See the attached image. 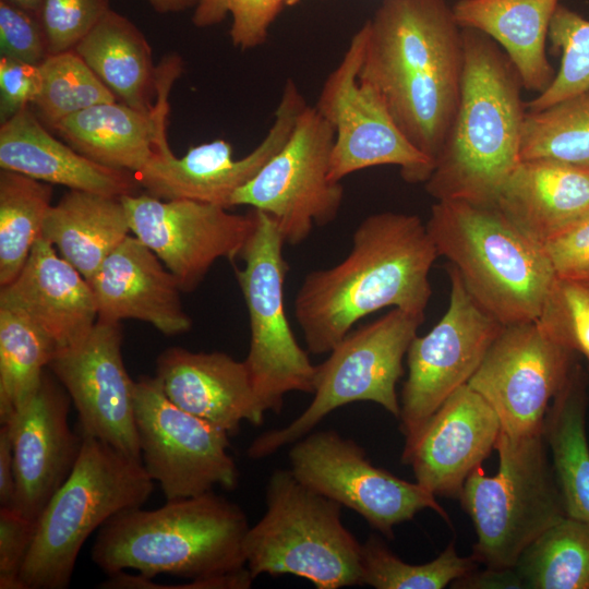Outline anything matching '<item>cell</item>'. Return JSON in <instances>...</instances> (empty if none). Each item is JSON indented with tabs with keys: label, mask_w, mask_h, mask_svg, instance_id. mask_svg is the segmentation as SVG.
<instances>
[{
	"label": "cell",
	"mask_w": 589,
	"mask_h": 589,
	"mask_svg": "<svg viewBox=\"0 0 589 589\" xmlns=\"http://www.w3.org/2000/svg\"><path fill=\"white\" fill-rule=\"evenodd\" d=\"M589 377L577 361L553 398L543 424L555 479L566 515L589 524V443L587 410Z\"/></svg>",
	"instance_id": "31"
},
{
	"label": "cell",
	"mask_w": 589,
	"mask_h": 589,
	"mask_svg": "<svg viewBox=\"0 0 589 589\" xmlns=\"http://www.w3.org/2000/svg\"><path fill=\"white\" fill-rule=\"evenodd\" d=\"M249 528L242 508L212 491L115 515L98 530L91 557L107 576L134 569L148 578L211 577L247 567Z\"/></svg>",
	"instance_id": "4"
},
{
	"label": "cell",
	"mask_w": 589,
	"mask_h": 589,
	"mask_svg": "<svg viewBox=\"0 0 589 589\" xmlns=\"http://www.w3.org/2000/svg\"><path fill=\"white\" fill-rule=\"evenodd\" d=\"M0 306L24 315L57 349L83 338L98 317L89 281L43 237L16 278L1 287Z\"/></svg>",
	"instance_id": "25"
},
{
	"label": "cell",
	"mask_w": 589,
	"mask_h": 589,
	"mask_svg": "<svg viewBox=\"0 0 589 589\" xmlns=\"http://www.w3.org/2000/svg\"><path fill=\"white\" fill-rule=\"evenodd\" d=\"M37 520L0 506V588L25 589L21 570L34 540Z\"/></svg>",
	"instance_id": "42"
},
{
	"label": "cell",
	"mask_w": 589,
	"mask_h": 589,
	"mask_svg": "<svg viewBox=\"0 0 589 589\" xmlns=\"http://www.w3.org/2000/svg\"><path fill=\"white\" fill-rule=\"evenodd\" d=\"M289 464L300 482L354 510L387 538L426 508L449 522L435 495L375 467L361 446L333 430L310 432L292 443Z\"/></svg>",
	"instance_id": "15"
},
{
	"label": "cell",
	"mask_w": 589,
	"mask_h": 589,
	"mask_svg": "<svg viewBox=\"0 0 589 589\" xmlns=\"http://www.w3.org/2000/svg\"><path fill=\"white\" fill-rule=\"evenodd\" d=\"M462 37L459 103L425 191L435 201L491 206L521 160L524 87L492 38L471 28H462Z\"/></svg>",
	"instance_id": "3"
},
{
	"label": "cell",
	"mask_w": 589,
	"mask_h": 589,
	"mask_svg": "<svg viewBox=\"0 0 589 589\" xmlns=\"http://www.w3.org/2000/svg\"><path fill=\"white\" fill-rule=\"evenodd\" d=\"M333 127L316 108L305 106L284 146L240 188L231 207L247 205L277 223L286 244L304 242L314 226L338 215L344 188L329 178Z\"/></svg>",
	"instance_id": "11"
},
{
	"label": "cell",
	"mask_w": 589,
	"mask_h": 589,
	"mask_svg": "<svg viewBox=\"0 0 589 589\" xmlns=\"http://www.w3.org/2000/svg\"><path fill=\"white\" fill-rule=\"evenodd\" d=\"M0 167L36 180L121 197L135 194L134 173L97 164L48 132L31 106L0 124Z\"/></svg>",
	"instance_id": "26"
},
{
	"label": "cell",
	"mask_w": 589,
	"mask_h": 589,
	"mask_svg": "<svg viewBox=\"0 0 589 589\" xmlns=\"http://www.w3.org/2000/svg\"><path fill=\"white\" fill-rule=\"evenodd\" d=\"M38 67L41 86L32 106L38 119L52 130L71 115L117 100L74 50L49 55Z\"/></svg>",
	"instance_id": "37"
},
{
	"label": "cell",
	"mask_w": 589,
	"mask_h": 589,
	"mask_svg": "<svg viewBox=\"0 0 589 589\" xmlns=\"http://www.w3.org/2000/svg\"><path fill=\"white\" fill-rule=\"evenodd\" d=\"M254 211L255 228L241 255L244 266L235 269L250 324L244 362L264 410L279 412L288 393L313 394L316 365L297 341L287 317L285 240L273 217Z\"/></svg>",
	"instance_id": "10"
},
{
	"label": "cell",
	"mask_w": 589,
	"mask_h": 589,
	"mask_svg": "<svg viewBox=\"0 0 589 589\" xmlns=\"http://www.w3.org/2000/svg\"><path fill=\"white\" fill-rule=\"evenodd\" d=\"M227 14V0H199L192 22L197 27H209L224 21Z\"/></svg>",
	"instance_id": "48"
},
{
	"label": "cell",
	"mask_w": 589,
	"mask_h": 589,
	"mask_svg": "<svg viewBox=\"0 0 589 589\" xmlns=\"http://www.w3.org/2000/svg\"><path fill=\"white\" fill-rule=\"evenodd\" d=\"M536 322L589 368V283L556 274Z\"/></svg>",
	"instance_id": "39"
},
{
	"label": "cell",
	"mask_w": 589,
	"mask_h": 589,
	"mask_svg": "<svg viewBox=\"0 0 589 589\" xmlns=\"http://www.w3.org/2000/svg\"><path fill=\"white\" fill-rule=\"evenodd\" d=\"M89 285L97 318H134L149 323L165 335L182 334L192 326L182 306L178 280L135 236H127L106 257Z\"/></svg>",
	"instance_id": "23"
},
{
	"label": "cell",
	"mask_w": 589,
	"mask_h": 589,
	"mask_svg": "<svg viewBox=\"0 0 589 589\" xmlns=\"http://www.w3.org/2000/svg\"><path fill=\"white\" fill-rule=\"evenodd\" d=\"M130 232L120 197L69 190L49 208L41 237L89 281Z\"/></svg>",
	"instance_id": "30"
},
{
	"label": "cell",
	"mask_w": 589,
	"mask_h": 589,
	"mask_svg": "<svg viewBox=\"0 0 589 589\" xmlns=\"http://www.w3.org/2000/svg\"><path fill=\"white\" fill-rule=\"evenodd\" d=\"M302 0H283L285 7H293L300 3Z\"/></svg>",
	"instance_id": "52"
},
{
	"label": "cell",
	"mask_w": 589,
	"mask_h": 589,
	"mask_svg": "<svg viewBox=\"0 0 589 589\" xmlns=\"http://www.w3.org/2000/svg\"><path fill=\"white\" fill-rule=\"evenodd\" d=\"M15 491V462L9 423L0 426V505L11 506Z\"/></svg>",
	"instance_id": "47"
},
{
	"label": "cell",
	"mask_w": 589,
	"mask_h": 589,
	"mask_svg": "<svg viewBox=\"0 0 589 589\" xmlns=\"http://www.w3.org/2000/svg\"><path fill=\"white\" fill-rule=\"evenodd\" d=\"M578 356L536 321L504 326L468 382L494 409L501 431L514 437L543 432L549 407Z\"/></svg>",
	"instance_id": "16"
},
{
	"label": "cell",
	"mask_w": 589,
	"mask_h": 589,
	"mask_svg": "<svg viewBox=\"0 0 589 589\" xmlns=\"http://www.w3.org/2000/svg\"><path fill=\"white\" fill-rule=\"evenodd\" d=\"M131 232L172 273L184 292L194 290L219 259L235 260L255 228V211L241 215L191 200L164 201L147 193L120 197Z\"/></svg>",
	"instance_id": "17"
},
{
	"label": "cell",
	"mask_w": 589,
	"mask_h": 589,
	"mask_svg": "<svg viewBox=\"0 0 589 589\" xmlns=\"http://www.w3.org/2000/svg\"><path fill=\"white\" fill-rule=\"evenodd\" d=\"M520 158L589 166V89L525 117Z\"/></svg>",
	"instance_id": "35"
},
{
	"label": "cell",
	"mask_w": 589,
	"mask_h": 589,
	"mask_svg": "<svg viewBox=\"0 0 589 589\" xmlns=\"http://www.w3.org/2000/svg\"><path fill=\"white\" fill-rule=\"evenodd\" d=\"M134 417L142 464L167 501L236 488L228 432L176 406L156 375L135 381Z\"/></svg>",
	"instance_id": "12"
},
{
	"label": "cell",
	"mask_w": 589,
	"mask_h": 589,
	"mask_svg": "<svg viewBox=\"0 0 589 589\" xmlns=\"http://www.w3.org/2000/svg\"><path fill=\"white\" fill-rule=\"evenodd\" d=\"M496 206L540 245L589 211V166L551 159L520 160Z\"/></svg>",
	"instance_id": "27"
},
{
	"label": "cell",
	"mask_w": 589,
	"mask_h": 589,
	"mask_svg": "<svg viewBox=\"0 0 589 589\" xmlns=\"http://www.w3.org/2000/svg\"><path fill=\"white\" fill-rule=\"evenodd\" d=\"M569 277H575V278H578V279H581V280H584V281L589 283V271H588V272H585V273L572 275V276H569Z\"/></svg>",
	"instance_id": "51"
},
{
	"label": "cell",
	"mask_w": 589,
	"mask_h": 589,
	"mask_svg": "<svg viewBox=\"0 0 589 589\" xmlns=\"http://www.w3.org/2000/svg\"><path fill=\"white\" fill-rule=\"evenodd\" d=\"M306 103L293 80L286 81L273 123L260 144L241 159L219 139L191 147L177 157L167 137L159 141L145 166L134 173L146 193L164 201L191 200L231 207L233 194L251 181L287 142Z\"/></svg>",
	"instance_id": "18"
},
{
	"label": "cell",
	"mask_w": 589,
	"mask_h": 589,
	"mask_svg": "<svg viewBox=\"0 0 589 589\" xmlns=\"http://www.w3.org/2000/svg\"><path fill=\"white\" fill-rule=\"evenodd\" d=\"M478 566L471 556H459L454 542L436 558L417 565L400 560L376 536L361 546L362 585L376 589H443Z\"/></svg>",
	"instance_id": "36"
},
{
	"label": "cell",
	"mask_w": 589,
	"mask_h": 589,
	"mask_svg": "<svg viewBox=\"0 0 589 589\" xmlns=\"http://www.w3.org/2000/svg\"><path fill=\"white\" fill-rule=\"evenodd\" d=\"M8 1L25 10H28L31 12L38 14L44 0H8Z\"/></svg>",
	"instance_id": "50"
},
{
	"label": "cell",
	"mask_w": 589,
	"mask_h": 589,
	"mask_svg": "<svg viewBox=\"0 0 589 589\" xmlns=\"http://www.w3.org/2000/svg\"><path fill=\"white\" fill-rule=\"evenodd\" d=\"M495 449L496 473L477 468L459 500L477 536L470 556L483 567L515 568L524 551L567 515L543 432L514 437L501 431Z\"/></svg>",
	"instance_id": "8"
},
{
	"label": "cell",
	"mask_w": 589,
	"mask_h": 589,
	"mask_svg": "<svg viewBox=\"0 0 589 589\" xmlns=\"http://www.w3.org/2000/svg\"><path fill=\"white\" fill-rule=\"evenodd\" d=\"M555 273L572 276L589 271V211L542 245Z\"/></svg>",
	"instance_id": "44"
},
{
	"label": "cell",
	"mask_w": 589,
	"mask_h": 589,
	"mask_svg": "<svg viewBox=\"0 0 589 589\" xmlns=\"http://www.w3.org/2000/svg\"><path fill=\"white\" fill-rule=\"evenodd\" d=\"M365 40L363 24L325 80L314 106L335 133L329 178L340 182L362 169L393 165L400 168L406 182H425L433 161L404 135L377 94L359 82Z\"/></svg>",
	"instance_id": "14"
},
{
	"label": "cell",
	"mask_w": 589,
	"mask_h": 589,
	"mask_svg": "<svg viewBox=\"0 0 589 589\" xmlns=\"http://www.w3.org/2000/svg\"><path fill=\"white\" fill-rule=\"evenodd\" d=\"M423 321V316L394 308L351 329L316 365L313 399L305 410L286 426L259 435L250 444L248 456L261 459L274 454L310 433L335 409L351 402H375L398 419L396 384Z\"/></svg>",
	"instance_id": "9"
},
{
	"label": "cell",
	"mask_w": 589,
	"mask_h": 589,
	"mask_svg": "<svg viewBox=\"0 0 589 589\" xmlns=\"http://www.w3.org/2000/svg\"><path fill=\"white\" fill-rule=\"evenodd\" d=\"M154 480L141 460L83 436L70 476L37 518L21 579L25 589H64L87 538L115 515L142 505Z\"/></svg>",
	"instance_id": "6"
},
{
	"label": "cell",
	"mask_w": 589,
	"mask_h": 589,
	"mask_svg": "<svg viewBox=\"0 0 589 589\" xmlns=\"http://www.w3.org/2000/svg\"><path fill=\"white\" fill-rule=\"evenodd\" d=\"M165 395L179 408L233 434L242 421L254 425L266 412L249 369L227 353L170 347L157 359Z\"/></svg>",
	"instance_id": "24"
},
{
	"label": "cell",
	"mask_w": 589,
	"mask_h": 589,
	"mask_svg": "<svg viewBox=\"0 0 589 589\" xmlns=\"http://www.w3.org/2000/svg\"><path fill=\"white\" fill-rule=\"evenodd\" d=\"M425 226L438 256L498 322L507 326L538 318L556 273L543 247L496 206L436 201Z\"/></svg>",
	"instance_id": "5"
},
{
	"label": "cell",
	"mask_w": 589,
	"mask_h": 589,
	"mask_svg": "<svg viewBox=\"0 0 589 589\" xmlns=\"http://www.w3.org/2000/svg\"><path fill=\"white\" fill-rule=\"evenodd\" d=\"M361 546L341 521V505L276 469L266 485V510L244 539L247 567L305 578L317 589L362 585Z\"/></svg>",
	"instance_id": "7"
},
{
	"label": "cell",
	"mask_w": 589,
	"mask_h": 589,
	"mask_svg": "<svg viewBox=\"0 0 589 589\" xmlns=\"http://www.w3.org/2000/svg\"><path fill=\"white\" fill-rule=\"evenodd\" d=\"M515 569L524 588L589 589V524L565 516L524 551Z\"/></svg>",
	"instance_id": "34"
},
{
	"label": "cell",
	"mask_w": 589,
	"mask_h": 589,
	"mask_svg": "<svg viewBox=\"0 0 589 589\" xmlns=\"http://www.w3.org/2000/svg\"><path fill=\"white\" fill-rule=\"evenodd\" d=\"M181 72V58L175 53L157 64V96L152 112L118 100L103 103L62 119L53 130L91 160L136 173L152 157L157 143L167 137L169 94Z\"/></svg>",
	"instance_id": "22"
},
{
	"label": "cell",
	"mask_w": 589,
	"mask_h": 589,
	"mask_svg": "<svg viewBox=\"0 0 589 589\" xmlns=\"http://www.w3.org/2000/svg\"><path fill=\"white\" fill-rule=\"evenodd\" d=\"M548 39L552 51L561 56L560 69L551 84L526 103L528 111L542 110L589 89V20L560 4Z\"/></svg>",
	"instance_id": "38"
},
{
	"label": "cell",
	"mask_w": 589,
	"mask_h": 589,
	"mask_svg": "<svg viewBox=\"0 0 589 589\" xmlns=\"http://www.w3.org/2000/svg\"><path fill=\"white\" fill-rule=\"evenodd\" d=\"M52 188L16 171H0V286L16 278L43 236Z\"/></svg>",
	"instance_id": "33"
},
{
	"label": "cell",
	"mask_w": 589,
	"mask_h": 589,
	"mask_svg": "<svg viewBox=\"0 0 589 589\" xmlns=\"http://www.w3.org/2000/svg\"><path fill=\"white\" fill-rule=\"evenodd\" d=\"M41 86L38 65L0 58V121L9 120L37 98Z\"/></svg>",
	"instance_id": "45"
},
{
	"label": "cell",
	"mask_w": 589,
	"mask_h": 589,
	"mask_svg": "<svg viewBox=\"0 0 589 589\" xmlns=\"http://www.w3.org/2000/svg\"><path fill=\"white\" fill-rule=\"evenodd\" d=\"M158 13H177L195 7L199 0H147Z\"/></svg>",
	"instance_id": "49"
},
{
	"label": "cell",
	"mask_w": 589,
	"mask_h": 589,
	"mask_svg": "<svg viewBox=\"0 0 589 589\" xmlns=\"http://www.w3.org/2000/svg\"><path fill=\"white\" fill-rule=\"evenodd\" d=\"M437 250L418 215L382 212L354 229L347 256L310 272L294 298L308 351L329 352L361 318L384 308L423 316Z\"/></svg>",
	"instance_id": "2"
},
{
	"label": "cell",
	"mask_w": 589,
	"mask_h": 589,
	"mask_svg": "<svg viewBox=\"0 0 589 589\" xmlns=\"http://www.w3.org/2000/svg\"><path fill=\"white\" fill-rule=\"evenodd\" d=\"M560 4V0H458L453 11L461 28L485 34L504 50L525 89L540 94L556 73L545 48Z\"/></svg>",
	"instance_id": "28"
},
{
	"label": "cell",
	"mask_w": 589,
	"mask_h": 589,
	"mask_svg": "<svg viewBox=\"0 0 589 589\" xmlns=\"http://www.w3.org/2000/svg\"><path fill=\"white\" fill-rule=\"evenodd\" d=\"M121 345L120 322L97 318L83 338L56 350L49 369L77 411L80 433L142 461L135 382L124 366Z\"/></svg>",
	"instance_id": "19"
},
{
	"label": "cell",
	"mask_w": 589,
	"mask_h": 589,
	"mask_svg": "<svg viewBox=\"0 0 589 589\" xmlns=\"http://www.w3.org/2000/svg\"><path fill=\"white\" fill-rule=\"evenodd\" d=\"M449 303L436 325L416 336L407 351L408 376L400 399L399 429L405 443L473 376L504 325L470 294L457 269L447 264Z\"/></svg>",
	"instance_id": "13"
},
{
	"label": "cell",
	"mask_w": 589,
	"mask_h": 589,
	"mask_svg": "<svg viewBox=\"0 0 589 589\" xmlns=\"http://www.w3.org/2000/svg\"><path fill=\"white\" fill-rule=\"evenodd\" d=\"M458 589H520L524 584L515 568L477 567L452 582Z\"/></svg>",
	"instance_id": "46"
},
{
	"label": "cell",
	"mask_w": 589,
	"mask_h": 589,
	"mask_svg": "<svg viewBox=\"0 0 589 589\" xmlns=\"http://www.w3.org/2000/svg\"><path fill=\"white\" fill-rule=\"evenodd\" d=\"M359 82L433 165L460 96L462 28L446 0H383L365 23Z\"/></svg>",
	"instance_id": "1"
},
{
	"label": "cell",
	"mask_w": 589,
	"mask_h": 589,
	"mask_svg": "<svg viewBox=\"0 0 589 589\" xmlns=\"http://www.w3.org/2000/svg\"><path fill=\"white\" fill-rule=\"evenodd\" d=\"M110 10V0H44L38 12L49 55L74 47Z\"/></svg>",
	"instance_id": "40"
},
{
	"label": "cell",
	"mask_w": 589,
	"mask_h": 589,
	"mask_svg": "<svg viewBox=\"0 0 589 589\" xmlns=\"http://www.w3.org/2000/svg\"><path fill=\"white\" fill-rule=\"evenodd\" d=\"M284 7L283 0H227L232 44L242 50L263 45Z\"/></svg>",
	"instance_id": "43"
},
{
	"label": "cell",
	"mask_w": 589,
	"mask_h": 589,
	"mask_svg": "<svg viewBox=\"0 0 589 589\" xmlns=\"http://www.w3.org/2000/svg\"><path fill=\"white\" fill-rule=\"evenodd\" d=\"M1 57L39 65L48 56L47 38L37 13L0 0Z\"/></svg>",
	"instance_id": "41"
},
{
	"label": "cell",
	"mask_w": 589,
	"mask_h": 589,
	"mask_svg": "<svg viewBox=\"0 0 589 589\" xmlns=\"http://www.w3.org/2000/svg\"><path fill=\"white\" fill-rule=\"evenodd\" d=\"M501 433L491 405L468 384L458 388L405 443L402 464L433 495L459 498L469 476L495 449Z\"/></svg>",
	"instance_id": "20"
},
{
	"label": "cell",
	"mask_w": 589,
	"mask_h": 589,
	"mask_svg": "<svg viewBox=\"0 0 589 589\" xmlns=\"http://www.w3.org/2000/svg\"><path fill=\"white\" fill-rule=\"evenodd\" d=\"M118 101L152 112L157 96V65L140 28L109 10L73 49Z\"/></svg>",
	"instance_id": "29"
},
{
	"label": "cell",
	"mask_w": 589,
	"mask_h": 589,
	"mask_svg": "<svg viewBox=\"0 0 589 589\" xmlns=\"http://www.w3.org/2000/svg\"><path fill=\"white\" fill-rule=\"evenodd\" d=\"M71 398L47 371L34 396L9 423L15 462L11 507L37 520L70 476L83 445V435L69 424Z\"/></svg>",
	"instance_id": "21"
},
{
	"label": "cell",
	"mask_w": 589,
	"mask_h": 589,
	"mask_svg": "<svg viewBox=\"0 0 589 589\" xmlns=\"http://www.w3.org/2000/svg\"><path fill=\"white\" fill-rule=\"evenodd\" d=\"M56 344L24 315L0 306V422H9L39 388Z\"/></svg>",
	"instance_id": "32"
}]
</instances>
